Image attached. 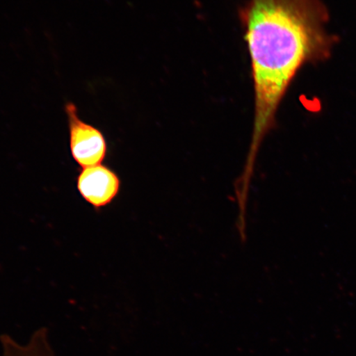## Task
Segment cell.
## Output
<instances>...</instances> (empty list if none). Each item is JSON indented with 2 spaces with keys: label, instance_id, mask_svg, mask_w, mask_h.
<instances>
[{
  "label": "cell",
  "instance_id": "cell-1",
  "mask_svg": "<svg viewBox=\"0 0 356 356\" xmlns=\"http://www.w3.org/2000/svg\"><path fill=\"white\" fill-rule=\"evenodd\" d=\"M238 16L250 56L254 122L234 190L248 197L260 147L277 127L279 106L289 86L305 64L330 56L336 38L325 28L329 17L321 0H248Z\"/></svg>",
  "mask_w": 356,
  "mask_h": 356
},
{
  "label": "cell",
  "instance_id": "cell-2",
  "mask_svg": "<svg viewBox=\"0 0 356 356\" xmlns=\"http://www.w3.org/2000/svg\"><path fill=\"white\" fill-rule=\"evenodd\" d=\"M65 113L68 123L70 150L74 162L81 168L104 163L108 152L104 132L84 122L73 102H66Z\"/></svg>",
  "mask_w": 356,
  "mask_h": 356
},
{
  "label": "cell",
  "instance_id": "cell-3",
  "mask_svg": "<svg viewBox=\"0 0 356 356\" xmlns=\"http://www.w3.org/2000/svg\"><path fill=\"white\" fill-rule=\"evenodd\" d=\"M76 188L86 202L95 211L110 206L122 188L121 178L104 163L81 168L76 178Z\"/></svg>",
  "mask_w": 356,
  "mask_h": 356
},
{
  "label": "cell",
  "instance_id": "cell-4",
  "mask_svg": "<svg viewBox=\"0 0 356 356\" xmlns=\"http://www.w3.org/2000/svg\"><path fill=\"white\" fill-rule=\"evenodd\" d=\"M2 356H56L46 328L38 329L26 344H19L8 335L0 337Z\"/></svg>",
  "mask_w": 356,
  "mask_h": 356
}]
</instances>
